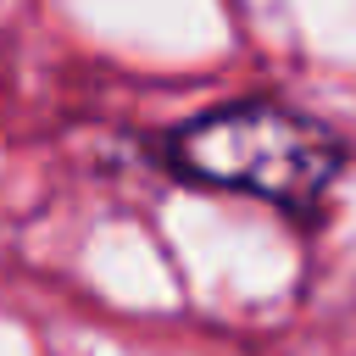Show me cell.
Listing matches in <instances>:
<instances>
[{
    "instance_id": "cell-1",
    "label": "cell",
    "mask_w": 356,
    "mask_h": 356,
    "mask_svg": "<svg viewBox=\"0 0 356 356\" xmlns=\"http://www.w3.org/2000/svg\"><path fill=\"white\" fill-rule=\"evenodd\" d=\"M167 161L189 184L250 189L273 206L306 211L339 172V139L278 100H245L184 122L167 139Z\"/></svg>"
}]
</instances>
